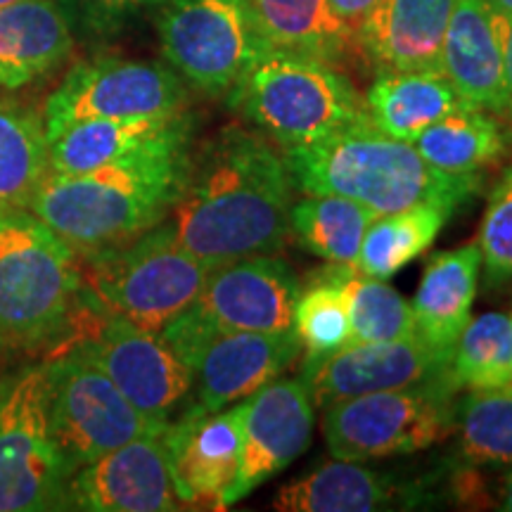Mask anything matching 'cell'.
I'll return each mask as SVG.
<instances>
[{
    "mask_svg": "<svg viewBox=\"0 0 512 512\" xmlns=\"http://www.w3.org/2000/svg\"><path fill=\"white\" fill-rule=\"evenodd\" d=\"M292 190L285 157L264 133L226 126L190 152L166 221L176 240L211 268L278 254L292 235Z\"/></svg>",
    "mask_w": 512,
    "mask_h": 512,
    "instance_id": "obj_1",
    "label": "cell"
},
{
    "mask_svg": "<svg viewBox=\"0 0 512 512\" xmlns=\"http://www.w3.org/2000/svg\"><path fill=\"white\" fill-rule=\"evenodd\" d=\"M294 188L306 195H339L377 216L415 204L456 211L482 190V176H448L432 169L413 143L363 124L342 128L309 145L283 150Z\"/></svg>",
    "mask_w": 512,
    "mask_h": 512,
    "instance_id": "obj_2",
    "label": "cell"
},
{
    "mask_svg": "<svg viewBox=\"0 0 512 512\" xmlns=\"http://www.w3.org/2000/svg\"><path fill=\"white\" fill-rule=\"evenodd\" d=\"M190 152H157L88 174H48L29 211L81 256L126 245L171 214Z\"/></svg>",
    "mask_w": 512,
    "mask_h": 512,
    "instance_id": "obj_3",
    "label": "cell"
},
{
    "mask_svg": "<svg viewBox=\"0 0 512 512\" xmlns=\"http://www.w3.org/2000/svg\"><path fill=\"white\" fill-rule=\"evenodd\" d=\"M226 100L283 150L370 121L366 98L337 62L273 46L249 60Z\"/></svg>",
    "mask_w": 512,
    "mask_h": 512,
    "instance_id": "obj_4",
    "label": "cell"
},
{
    "mask_svg": "<svg viewBox=\"0 0 512 512\" xmlns=\"http://www.w3.org/2000/svg\"><path fill=\"white\" fill-rule=\"evenodd\" d=\"M81 292L74 249L34 211H0V351L60 347Z\"/></svg>",
    "mask_w": 512,
    "mask_h": 512,
    "instance_id": "obj_5",
    "label": "cell"
},
{
    "mask_svg": "<svg viewBox=\"0 0 512 512\" xmlns=\"http://www.w3.org/2000/svg\"><path fill=\"white\" fill-rule=\"evenodd\" d=\"M83 261L86 290L110 313L155 335L197 302L214 271L176 240L169 221Z\"/></svg>",
    "mask_w": 512,
    "mask_h": 512,
    "instance_id": "obj_6",
    "label": "cell"
},
{
    "mask_svg": "<svg viewBox=\"0 0 512 512\" xmlns=\"http://www.w3.org/2000/svg\"><path fill=\"white\" fill-rule=\"evenodd\" d=\"M46 375L50 439L69 477L128 441L164 432V425L140 413L79 344H62L46 363Z\"/></svg>",
    "mask_w": 512,
    "mask_h": 512,
    "instance_id": "obj_7",
    "label": "cell"
},
{
    "mask_svg": "<svg viewBox=\"0 0 512 512\" xmlns=\"http://www.w3.org/2000/svg\"><path fill=\"white\" fill-rule=\"evenodd\" d=\"M451 377L335 401L323 411V437L332 458L380 460L408 456L446 439L453 430Z\"/></svg>",
    "mask_w": 512,
    "mask_h": 512,
    "instance_id": "obj_8",
    "label": "cell"
},
{
    "mask_svg": "<svg viewBox=\"0 0 512 512\" xmlns=\"http://www.w3.org/2000/svg\"><path fill=\"white\" fill-rule=\"evenodd\" d=\"M157 34L166 64L207 98H226L266 46L247 0H164Z\"/></svg>",
    "mask_w": 512,
    "mask_h": 512,
    "instance_id": "obj_9",
    "label": "cell"
},
{
    "mask_svg": "<svg viewBox=\"0 0 512 512\" xmlns=\"http://www.w3.org/2000/svg\"><path fill=\"white\" fill-rule=\"evenodd\" d=\"M67 482L50 439L46 363L0 380V512L64 510Z\"/></svg>",
    "mask_w": 512,
    "mask_h": 512,
    "instance_id": "obj_10",
    "label": "cell"
},
{
    "mask_svg": "<svg viewBox=\"0 0 512 512\" xmlns=\"http://www.w3.org/2000/svg\"><path fill=\"white\" fill-rule=\"evenodd\" d=\"M190 110L188 83L169 64L100 55L69 69L43 105L46 138L86 119L171 117Z\"/></svg>",
    "mask_w": 512,
    "mask_h": 512,
    "instance_id": "obj_11",
    "label": "cell"
},
{
    "mask_svg": "<svg viewBox=\"0 0 512 512\" xmlns=\"http://www.w3.org/2000/svg\"><path fill=\"white\" fill-rule=\"evenodd\" d=\"M83 299L91 313L86 332L62 344H79L140 413L166 427L192 394V370L155 332L107 311L86 285Z\"/></svg>",
    "mask_w": 512,
    "mask_h": 512,
    "instance_id": "obj_12",
    "label": "cell"
},
{
    "mask_svg": "<svg viewBox=\"0 0 512 512\" xmlns=\"http://www.w3.org/2000/svg\"><path fill=\"white\" fill-rule=\"evenodd\" d=\"M242 451L238 477L223 508L240 503L268 479L294 463L313 439V406L302 377L273 380L242 399Z\"/></svg>",
    "mask_w": 512,
    "mask_h": 512,
    "instance_id": "obj_13",
    "label": "cell"
},
{
    "mask_svg": "<svg viewBox=\"0 0 512 512\" xmlns=\"http://www.w3.org/2000/svg\"><path fill=\"white\" fill-rule=\"evenodd\" d=\"M299 278L275 254L216 266L197 302L188 306L211 332H283L294 328Z\"/></svg>",
    "mask_w": 512,
    "mask_h": 512,
    "instance_id": "obj_14",
    "label": "cell"
},
{
    "mask_svg": "<svg viewBox=\"0 0 512 512\" xmlns=\"http://www.w3.org/2000/svg\"><path fill=\"white\" fill-rule=\"evenodd\" d=\"M451 356L432 349L420 335L392 342L347 344L342 351L306 366L302 380L313 406L325 408L351 396L389 392L444 380Z\"/></svg>",
    "mask_w": 512,
    "mask_h": 512,
    "instance_id": "obj_15",
    "label": "cell"
},
{
    "mask_svg": "<svg viewBox=\"0 0 512 512\" xmlns=\"http://www.w3.org/2000/svg\"><path fill=\"white\" fill-rule=\"evenodd\" d=\"M162 444L178 501L223 508L240 467L242 403L221 411L192 403L176 420H169Z\"/></svg>",
    "mask_w": 512,
    "mask_h": 512,
    "instance_id": "obj_16",
    "label": "cell"
},
{
    "mask_svg": "<svg viewBox=\"0 0 512 512\" xmlns=\"http://www.w3.org/2000/svg\"><path fill=\"white\" fill-rule=\"evenodd\" d=\"M169 512L181 508L162 444L147 434L81 465L64 489V510Z\"/></svg>",
    "mask_w": 512,
    "mask_h": 512,
    "instance_id": "obj_17",
    "label": "cell"
},
{
    "mask_svg": "<svg viewBox=\"0 0 512 512\" xmlns=\"http://www.w3.org/2000/svg\"><path fill=\"white\" fill-rule=\"evenodd\" d=\"M304 354L297 332H214L192 363L195 403L207 411L233 406L278 380Z\"/></svg>",
    "mask_w": 512,
    "mask_h": 512,
    "instance_id": "obj_18",
    "label": "cell"
},
{
    "mask_svg": "<svg viewBox=\"0 0 512 512\" xmlns=\"http://www.w3.org/2000/svg\"><path fill=\"white\" fill-rule=\"evenodd\" d=\"M192 112L147 119H86L48 138L50 174H88L157 152L192 147Z\"/></svg>",
    "mask_w": 512,
    "mask_h": 512,
    "instance_id": "obj_19",
    "label": "cell"
},
{
    "mask_svg": "<svg viewBox=\"0 0 512 512\" xmlns=\"http://www.w3.org/2000/svg\"><path fill=\"white\" fill-rule=\"evenodd\" d=\"M505 17L489 0H456L441 48V74L460 100L496 117L505 114Z\"/></svg>",
    "mask_w": 512,
    "mask_h": 512,
    "instance_id": "obj_20",
    "label": "cell"
},
{
    "mask_svg": "<svg viewBox=\"0 0 512 512\" xmlns=\"http://www.w3.org/2000/svg\"><path fill=\"white\" fill-rule=\"evenodd\" d=\"M456 0H380L354 41L373 72L439 69Z\"/></svg>",
    "mask_w": 512,
    "mask_h": 512,
    "instance_id": "obj_21",
    "label": "cell"
},
{
    "mask_svg": "<svg viewBox=\"0 0 512 512\" xmlns=\"http://www.w3.org/2000/svg\"><path fill=\"white\" fill-rule=\"evenodd\" d=\"M74 50L57 0H19L0 10V91L15 93L53 76Z\"/></svg>",
    "mask_w": 512,
    "mask_h": 512,
    "instance_id": "obj_22",
    "label": "cell"
},
{
    "mask_svg": "<svg viewBox=\"0 0 512 512\" xmlns=\"http://www.w3.org/2000/svg\"><path fill=\"white\" fill-rule=\"evenodd\" d=\"M482 252L477 242L430 256L411 304L415 332L432 349L451 356L472 318Z\"/></svg>",
    "mask_w": 512,
    "mask_h": 512,
    "instance_id": "obj_23",
    "label": "cell"
},
{
    "mask_svg": "<svg viewBox=\"0 0 512 512\" xmlns=\"http://www.w3.org/2000/svg\"><path fill=\"white\" fill-rule=\"evenodd\" d=\"M463 105L441 69L377 72L366 93L370 124L406 143Z\"/></svg>",
    "mask_w": 512,
    "mask_h": 512,
    "instance_id": "obj_24",
    "label": "cell"
},
{
    "mask_svg": "<svg viewBox=\"0 0 512 512\" xmlns=\"http://www.w3.org/2000/svg\"><path fill=\"white\" fill-rule=\"evenodd\" d=\"M399 486L392 477L339 460L294 479L275 496L273 508L283 512H373L392 508Z\"/></svg>",
    "mask_w": 512,
    "mask_h": 512,
    "instance_id": "obj_25",
    "label": "cell"
},
{
    "mask_svg": "<svg viewBox=\"0 0 512 512\" xmlns=\"http://www.w3.org/2000/svg\"><path fill=\"white\" fill-rule=\"evenodd\" d=\"M418 155L448 176H479L508 150V136L496 114L463 105L413 140Z\"/></svg>",
    "mask_w": 512,
    "mask_h": 512,
    "instance_id": "obj_26",
    "label": "cell"
},
{
    "mask_svg": "<svg viewBox=\"0 0 512 512\" xmlns=\"http://www.w3.org/2000/svg\"><path fill=\"white\" fill-rule=\"evenodd\" d=\"M48 174L43 114L0 95V211L29 209Z\"/></svg>",
    "mask_w": 512,
    "mask_h": 512,
    "instance_id": "obj_27",
    "label": "cell"
},
{
    "mask_svg": "<svg viewBox=\"0 0 512 512\" xmlns=\"http://www.w3.org/2000/svg\"><path fill=\"white\" fill-rule=\"evenodd\" d=\"M451 216L453 209L444 204H415L411 209L375 216L363 235L354 268L370 278L389 280L432 247Z\"/></svg>",
    "mask_w": 512,
    "mask_h": 512,
    "instance_id": "obj_28",
    "label": "cell"
},
{
    "mask_svg": "<svg viewBox=\"0 0 512 512\" xmlns=\"http://www.w3.org/2000/svg\"><path fill=\"white\" fill-rule=\"evenodd\" d=\"M354 266L332 264L309 275L294 309V332L302 339L304 368L323 361L351 342V302L347 275Z\"/></svg>",
    "mask_w": 512,
    "mask_h": 512,
    "instance_id": "obj_29",
    "label": "cell"
},
{
    "mask_svg": "<svg viewBox=\"0 0 512 512\" xmlns=\"http://www.w3.org/2000/svg\"><path fill=\"white\" fill-rule=\"evenodd\" d=\"M375 211L339 195H306L292 204L290 230L299 245L330 264L354 266Z\"/></svg>",
    "mask_w": 512,
    "mask_h": 512,
    "instance_id": "obj_30",
    "label": "cell"
},
{
    "mask_svg": "<svg viewBox=\"0 0 512 512\" xmlns=\"http://www.w3.org/2000/svg\"><path fill=\"white\" fill-rule=\"evenodd\" d=\"M266 46L337 62L347 57L332 29L325 0H247Z\"/></svg>",
    "mask_w": 512,
    "mask_h": 512,
    "instance_id": "obj_31",
    "label": "cell"
},
{
    "mask_svg": "<svg viewBox=\"0 0 512 512\" xmlns=\"http://www.w3.org/2000/svg\"><path fill=\"white\" fill-rule=\"evenodd\" d=\"M458 389H496L512 384V313L489 311L470 318L448 366Z\"/></svg>",
    "mask_w": 512,
    "mask_h": 512,
    "instance_id": "obj_32",
    "label": "cell"
},
{
    "mask_svg": "<svg viewBox=\"0 0 512 512\" xmlns=\"http://www.w3.org/2000/svg\"><path fill=\"white\" fill-rule=\"evenodd\" d=\"M460 453L472 465H512V384L472 389L453 413Z\"/></svg>",
    "mask_w": 512,
    "mask_h": 512,
    "instance_id": "obj_33",
    "label": "cell"
},
{
    "mask_svg": "<svg viewBox=\"0 0 512 512\" xmlns=\"http://www.w3.org/2000/svg\"><path fill=\"white\" fill-rule=\"evenodd\" d=\"M351 302V342H392L418 335L413 309L387 280L370 278L351 268L347 275Z\"/></svg>",
    "mask_w": 512,
    "mask_h": 512,
    "instance_id": "obj_34",
    "label": "cell"
},
{
    "mask_svg": "<svg viewBox=\"0 0 512 512\" xmlns=\"http://www.w3.org/2000/svg\"><path fill=\"white\" fill-rule=\"evenodd\" d=\"M486 283H512V164L491 192L477 238Z\"/></svg>",
    "mask_w": 512,
    "mask_h": 512,
    "instance_id": "obj_35",
    "label": "cell"
},
{
    "mask_svg": "<svg viewBox=\"0 0 512 512\" xmlns=\"http://www.w3.org/2000/svg\"><path fill=\"white\" fill-rule=\"evenodd\" d=\"M162 3L164 0H57L74 34L91 41L117 36L138 15Z\"/></svg>",
    "mask_w": 512,
    "mask_h": 512,
    "instance_id": "obj_36",
    "label": "cell"
},
{
    "mask_svg": "<svg viewBox=\"0 0 512 512\" xmlns=\"http://www.w3.org/2000/svg\"><path fill=\"white\" fill-rule=\"evenodd\" d=\"M377 5H380V0H325L332 29H335L337 38L342 41L347 55L354 53L358 31L366 24V19L373 15Z\"/></svg>",
    "mask_w": 512,
    "mask_h": 512,
    "instance_id": "obj_37",
    "label": "cell"
},
{
    "mask_svg": "<svg viewBox=\"0 0 512 512\" xmlns=\"http://www.w3.org/2000/svg\"><path fill=\"white\" fill-rule=\"evenodd\" d=\"M503 76H505V114L512 121V17H505L503 31Z\"/></svg>",
    "mask_w": 512,
    "mask_h": 512,
    "instance_id": "obj_38",
    "label": "cell"
},
{
    "mask_svg": "<svg viewBox=\"0 0 512 512\" xmlns=\"http://www.w3.org/2000/svg\"><path fill=\"white\" fill-rule=\"evenodd\" d=\"M498 508L512 512V470H510L508 475H505V479H503V489H501V503H498Z\"/></svg>",
    "mask_w": 512,
    "mask_h": 512,
    "instance_id": "obj_39",
    "label": "cell"
},
{
    "mask_svg": "<svg viewBox=\"0 0 512 512\" xmlns=\"http://www.w3.org/2000/svg\"><path fill=\"white\" fill-rule=\"evenodd\" d=\"M489 5L498 12V15L512 17V0H489Z\"/></svg>",
    "mask_w": 512,
    "mask_h": 512,
    "instance_id": "obj_40",
    "label": "cell"
},
{
    "mask_svg": "<svg viewBox=\"0 0 512 512\" xmlns=\"http://www.w3.org/2000/svg\"><path fill=\"white\" fill-rule=\"evenodd\" d=\"M15 3H19V0H0V10L10 8V5H15Z\"/></svg>",
    "mask_w": 512,
    "mask_h": 512,
    "instance_id": "obj_41",
    "label": "cell"
}]
</instances>
